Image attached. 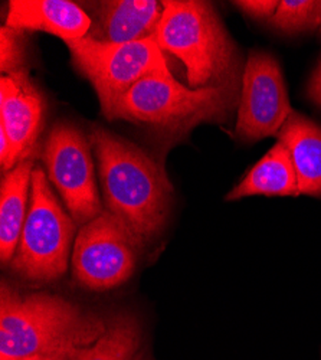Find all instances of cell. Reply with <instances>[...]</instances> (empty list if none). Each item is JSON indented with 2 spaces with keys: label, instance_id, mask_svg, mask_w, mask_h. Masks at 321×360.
Returning <instances> with one entry per match:
<instances>
[{
  "label": "cell",
  "instance_id": "8fae6325",
  "mask_svg": "<svg viewBox=\"0 0 321 360\" xmlns=\"http://www.w3.org/2000/svg\"><path fill=\"white\" fill-rule=\"evenodd\" d=\"M163 16V2L110 0L98 4L89 35L97 42L129 44L152 39Z\"/></svg>",
  "mask_w": 321,
  "mask_h": 360
},
{
  "label": "cell",
  "instance_id": "ffe728a7",
  "mask_svg": "<svg viewBox=\"0 0 321 360\" xmlns=\"http://www.w3.org/2000/svg\"><path fill=\"white\" fill-rule=\"evenodd\" d=\"M307 94H308V98L321 108V58H320L317 68L314 70V72L310 78Z\"/></svg>",
  "mask_w": 321,
  "mask_h": 360
},
{
  "label": "cell",
  "instance_id": "603a6c76",
  "mask_svg": "<svg viewBox=\"0 0 321 360\" xmlns=\"http://www.w3.org/2000/svg\"><path fill=\"white\" fill-rule=\"evenodd\" d=\"M320 27H321V26H320Z\"/></svg>",
  "mask_w": 321,
  "mask_h": 360
},
{
  "label": "cell",
  "instance_id": "7a4b0ae2",
  "mask_svg": "<svg viewBox=\"0 0 321 360\" xmlns=\"http://www.w3.org/2000/svg\"><path fill=\"white\" fill-rule=\"evenodd\" d=\"M107 324L68 300L49 294L23 295L2 283L0 360H25L96 343Z\"/></svg>",
  "mask_w": 321,
  "mask_h": 360
},
{
  "label": "cell",
  "instance_id": "9a60e30c",
  "mask_svg": "<svg viewBox=\"0 0 321 360\" xmlns=\"http://www.w3.org/2000/svg\"><path fill=\"white\" fill-rule=\"evenodd\" d=\"M34 163L23 160L2 177L0 189V257L12 262L26 219L29 185H32Z\"/></svg>",
  "mask_w": 321,
  "mask_h": 360
},
{
  "label": "cell",
  "instance_id": "9c48e42d",
  "mask_svg": "<svg viewBox=\"0 0 321 360\" xmlns=\"http://www.w3.org/2000/svg\"><path fill=\"white\" fill-rule=\"evenodd\" d=\"M293 112L282 71L267 52L249 53L242 78V93L235 133L240 140L255 143L280 133Z\"/></svg>",
  "mask_w": 321,
  "mask_h": 360
},
{
  "label": "cell",
  "instance_id": "d6986e66",
  "mask_svg": "<svg viewBox=\"0 0 321 360\" xmlns=\"http://www.w3.org/2000/svg\"><path fill=\"white\" fill-rule=\"evenodd\" d=\"M235 5L248 16L254 19H271L280 5V2L275 0H241V2H235Z\"/></svg>",
  "mask_w": 321,
  "mask_h": 360
},
{
  "label": "cell",
  "instance_id": "7c38bea8",
  "mask_svg": "<svg viewBox=\"0 0 321 360\" xmlns=\"http://www.w3.org/2000/svg\"><path fill=\"white\" fill-rule=\"evenodd\" d=\"M93 19L67 0H12L6 26L19 31H42L67 41L89 35Z\"/></svg>",
  "mask_w": 321,
  "mask_h": 360
},
{
  "label": "cell",
  "instance_id": "ba28073f",
  "mask_svg": "<svg viewBox=\"0 0 321 360\" xmlns=\"http://www.w3.org/2000/svg\"><path fill=\"white\" fill-rule=\"evenodd\" d=\"M90 147L79 129L58 123L52 127L42 153L51 182L79 225L89 224L103 212Z\"/></svg>",
  "mask_w": 321,
  "mask_h": 360
},
{
  "label": "cell",
  "instance_id": "8992f818",
  "mask_svg": "<svg viewBox=\"0 0 321 360\" xmlns=\"http://www.w3.org/2000/svg\"><path fill=\"white\" fill-rule=\"evenodd\" d=\"M65 44L77 70L93 82L105 117L138 81L169 74L163 51L153 39L105 44L82 38Z\"/></svg>",
  "mask_w": 321,
  "mask_h": 360
},
{
  "label": "cell",
  "instance_id": "277c9868",
  "mask_svg": "<svg viewBox=\"0 0 321 360\" xmlns=\"http://www.w3.org/2000/svg\"><path fill=\"white\" fill-rule=\"evenodd\" d=\"M237 85L188 88L173 75H152L138 81L115 103L107 118H123L148 127L164 139H181L208 122H225L237 103Z\"/></svg>",
  "mask_w": 321,
  "mask_h": 360
},
{
  "label": "cell",
  "instance_id": "5bb4252c",
  "mask_svg": "<svg viewBox=\"0 0 321 360\" xmlns=\"http://www.w3.org/2000/svg\"><path fill=\"white\" fill-rule=\"evenodd\" d=\"M299 196V179L287 147L277 143L233 188L226 200H240L248 196Z\"/></svg>",
  "mask_w": 321,
  "mask_h": 360
},
{
  "label": "cell",
  "instance_id": "4fadbf2b",
  "mask_svg": "<svg viewBox=\"0 0 321 360\" xmlns=\"http://www.w3.org/2000/svg\"><path fill=\"white\" fill-rule=\"evenodd\" d=\"M277 136L293 160L300 193L321 198V127L293 111Z\"/></svg>",
  "mask_w": 321,
  "mask_h": 360
},
{
  "label": "cell",
  "instance_id": "ac0fdd59",
  "mask_svg": "<svg viewBox=\"0 0 321 360\" xmlns=\"http://www.w3.org/2000/svg\"><path fill=\"white\" fill-rule=\"evenodd\" d=\"M0 70L4 75L12 74L18 70H22L23 63V37L22 31L9 26H4L0 31Z\"/></svg>",
  "mask_w": 321,
  "mask_h": 360
},
{
  "label": "cell",
  "instance_id": "5b68a950",
  "mask_svg": "<svg viewBox=\"0 0 321 360\" xmlns=\"http://www.w3.org/2000/svg\"><path fill=\"white\" fill-rule=\"evenodd\" d=\"M75 221L56 200L41 167L32 173L31 205L12 269L29 280L53 281L67 271Z\"/></svg>",
  "mask_w": 321,
  "mask_h": 360
},
{
  "label": "cell",
  "instance_id": "44dd1931",
  "mask_svg": "<svg viewBox=\"0 0 321 360\" xmlns=\"http://www.w3.org/2000/svg\"><path fill=\"white\" fill-rule=\"evenodd\" d=\"M81 350H64V352H58V353L45 354V356H37V357L25 359V360H77V356Z\"/></svg>",
  "mask_w": 321,
  "mask_h": 360
},
{
  "label": "cell",
  "instance_id": "6da1fadb",
  "mask_svg": "<svg viewBox=\"0 0 321 360\" xmlns=\"http://www.w3.org/2000/svg\"><path fill=\"white\" fill-rule=\"evenodd\" d=\"M90 144L97 158L103 196L141 244L163 229L171 203V185L162 169L130 141L94 127Z\"/></svg>",
  "mask_w": 321,
  "mask_h": 360
},
{
  "label": "cell",
  "instance_id": "2e32d148",
  "mask_svg": "<svg viewBox=\"0 0 321 360\" xmlns=\"http://www.w3.org/2000/svg\"><path fill=\"white\" fill-rule=\"evenodd\" d=\"M140 343V327L129 314L117 316L104 335L91 346L84 347L77 360H131Z\"/></svg>",
  "mask_w": 321,
  "mask_h": 360
},
{
  "label": "cell",
  "instance_id": "e0dca14e",
  "mask_svg": "<svg viewBox=\"0 0 321 360\" xmlns=\"http://www.w3.org/2000/svg\"><path fill=\"white\" fill-rule=\"evenodd\" d=\"M270 23L277 31L296 35L321 26V2L314 0H284L280 2Z\"/></svg>",
  "mask_w": 321,
  "mask_h": 360
},
{
  "label": "cell",
  "instance_id": "3957f363",
  "mask_svg": "<svg viewBox=\"0 0 321 360\" xmlns=\"http://www.w3.org/2000/svg\"><path fill=\"white\" fill-rule=\"evenodd\" d=\"M152 39L182 61L193 89L238 84L237 49L211 4L163 2V16Z\"/></svg>",
  "mask_w": 321,
  "mask_h": 360
},
{
  "label": "cell",
  "instance_id": "30bf717a",
  "mask_svg": "<svg viewBox=\"0 0 321 360\" xmlns=\"http://www.w3.org/2000/svg\"><path fill=\"white\" fill-rule=\"evenodd\" d=\"M2 130L12 148L11 163L15 169L27 160L38 140L44 118V97L25 70L2 75L0 79Z\"/></svg>",
  "mask_w": 321,
  "mask_h": 360
},
{
  "label": "cell",
  "instance_id": "52a82bcc",
  "mask_svg": "<svg viewBox=\"0 0 321 360\" xmlns=\"http://www.w3.org/2000/svg\"><path fill=\"white\" fill-rule=\"evenodd\" d=\"M140 239L110 211L79 229L72 252L75 281L104 291L126 283L134 273Z\"/></svg>",
  "mask_w": 321,
  "mask_h": 360
},
{
  "label": "cell",
  "instance_id": "7402d4cb",
  "mask_svg": "<svg viewBox=\"0 0 321 360\" xmlns=\"http://www.w3.org/2000/svg\"><path fill=\"white\" fill-rule=\"evenodd\" d=\"M131 360H145V357H144L143 354H138V356H136V357L131 359Z\"/></svg>",
  "mask_w": 321,
  "mask_h": 360
}]
</instances>
